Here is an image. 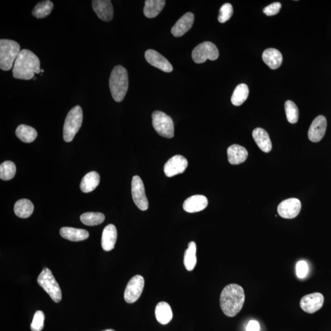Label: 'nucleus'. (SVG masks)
Masks as SVG:
<instances>
[{
	"mask_svg": "<svg viewBox=\"0 0 331 331\" xmlns=\"http://www.w3.org/2000/svg\"><path fill=\"white\" fill-rule=\"evenodd\" d=\"M41 72L43 73L44 72V69H41Z\"/></svg>",
	"mask_w": 331,
	"mask_h": 331,
	"instance_id": "obj_41",
	"label": "nucleus"
},
{
	"mask_svg": "<svg viewBox=\"0 0 331 331\" xmlns=\"http://www.w3.org/2000/svg\"><path fill=\"white\" fill-rule=\"evenodd\" d=\"M152 125L155 131L167 138H173L174 125L173 119L161 111H155L152 114Z\"/></svg>",
	"mask_w": 331,
	"mask_h": 331,
	"instance_id": "obj_7",
	"label": "nucleus"
},
{
	"mask_svg": "<svg viewBox=\"0 0 331 331\" xmlns=\"http://www.w3.org/2000/svg\"><path fill=\"white\" fill-rule=\"evenodd\" d=\"M166 4L164 0H147L145 2L144 14L148 18H154L163 10Z\"/></svg>",
	"mask_w": 331,
	"mask_h": 331,
	"instance_id": "obj_26",
	"label": "nucleus"
},
{
	"mask_svg": "<svg viewBox=\"0 0 331 331\" xmlns=\"http://www.w3.org/2000/svg\"><path fill=\"white\" fill-rule=\"evenodd\" d=\"M128 75L123 66L114 67L109 79V88L113 99L116 102L122 101L128 89Z\"/></svg>",
	"mask_w": 331,
	"mask_h": 331,
	"instance_id": "obj_3",
	"label": "nucleus"
},
{
	"mask_svg": "<svg viewBox=\"0 0 331 331\" xmlns=\"http://www.w3.org/2000/svg\"><path fill=\"white\" fill-rule=\"evenodd\" d=\"M117 238V228L113 224L105 227L102 234L101 246L103 250L109 251L115 247Z\"/></svg>",
	"mask_w": 331,
	"mask_h": 331,
	"instance_id": "obj_19",
	"label": "nucleus"
},
{
	"mask_svg": "<svg viewBox=\"0 0 331 331\" xmlns=\"http://www.w3.org/2000/svg\"><path fill=\"white\" fill-rule=\"evenodd\" d=\"M308 271L307 263L305 261H300L297 263V273L299 278L304 279Z\"/></svg>",
	"mask_w": 331,
	"mask_h": 331,
	"instance_id": "obj_38",
	"label": "nucleus"
},
{
	"mask_svg": "<svg viewBox=\"0 0 331 331\" xmlns=\"http://www.w3.org/2000/svg\"><path fill=\"white\" fill-rule=\"evenodd\" d=\"M132 193L134 203L142 211H147L149 202L145 192L144 183L141 178L134 176L132 182Z\"/></svg>",
	"mask_w": 331,
	"mask_h": 331,
	"instance_id": "obj_10",
	"label": "nucleus"
},
{
	"mask_svg": "<svg viewBox=\"0 0 331 331\" xmlns=\"http://www.w3.org/2000/svg\"><path fill=\"white\" fill-rule=\"evenodd\" d=\"M195 16L192 12H187L172 28L171 33L175 37L183 36L192 28Z\"/></svg>",
	"mask_w": 331,
	"mask_h": 331,
	"instance_id": "obj_17",
	"label": "nucleus"
},
{
	"mask_svg": "<svg viewBox=\"0 0 331 331\" xmlns=\"http://www.w3.org/2000/svg\"><path fill=\"white\" fill-rule=\"evenodd\" d=\"M45 315L43 311L38 310L34 314L32 323L31 324V329L32 331H41L44 325Z\"/></svg>",
	"mask_w": 331,
	"mask_h": 331,
	"instance_id": "obj_36",
	"label": "nucleus"
},
{
	"mask_svg": "<svg viewBox=\"0 0 331 331\" xmlns=\"http://www.w3.org/2000/svg\"><path fill=\"white\" fill-rule=\"evenodd\" d=\"M20 52V45L15 41L0 40V68L5 71L10 70Z\"/></svg>",
	"mask_w": 331,
	"mask_h": 331,
	"instance_id": "obj_4",
	"label": "nucleus"
},
{
	"mask_svg": "<svg viewBox=\"0 0 331 331\" xmlns=\"http://www.w3.org/2000/svg\"><path fill=\"white\" fill-rule=\"evenodd\" d=\"M60 235L67 240L79 242L87 240L89 237L87 231L71 227H63L60 230Z\"/></svg>",
	"mask_w": 331,
	"mask_h": 331,
	"instance_id": "obj_23",
	"label": "nucleus"
},
{
	"mask_svg": "<svg viewBox=\"0 0 331 331\" xmlns=\"http://www.w3.org/2000/svg\"><path fill=\"white\" fill-rule=\"evenodd\" d=\"M245 298L244 290L241 286L235 283L226 286L219 298L223 312L229 317H235L243 308Z\"/></svg>",
	"mask_w": 331,
	"mask_h": 331,
	"instance_id": "obj_1",
	"label": "nucleus"
},
{
	"mask_svg": "<svg viewBox=\"0 0 331 331\" xmlns=\"http://www.w3.org/2000/svg\"><path fill=\"white\" fill-rule=\"evenodd\" d=\"M41 70L39 58L31 51L23 49L15 60L12 75L15 79L28 81L34 78L35 73L39 74Z\"/></svg>",
	"mask_w": 331,
	"mask_h": 331,
	"instance_id": "obj_2",
	"label": "nucleus"
},
{
	"mask_svg": "<svg viewBox=\"0 0 331 331\" xmlns=\"http://www.w3.org/2000/svg\"><path fill=\"white\" fill-rule=\"evenodd\" d=\"M16 173V167L13 162L6 161L0 166V178L3 180H11Z\"/></svg>",
	"mask_w": 331,
	"mask_h": 331,
	"instance_id": "obj_33",
	"label": "nucleus"
},
{
	"mask_svg": "<svg viewBox=\"0 0 331 331\" xmlns=\"http://www.w3.org/2000/svg\"><path fill=\"white\" fill-rule=\"evenodd\" d=\"M217 47L211 42L206 41L197 46L192 52V59L196 63H203L207 60L214 61L218 58Z\"/></svg>",
	"mask_w": 331,
	"mask_h": 331,
	"instance_id": "obj_8",
	"label": "nucleus"
},
{
	"mask_svg": "<svg viewBox=\"0 0 331 331\" xmlns=\"http://www.w3.org/2000/svg\"><path fill=\"white\" fill-rule=\"evenodd\" d=\"M144 279L140 275L134 276L127 284L124 299L127 303L132 304L138 300L144 287Z\"/></svg>",
	"mask_w": 331,
	"mask_h": 331,
	"instance_id": "obj_9",
	"label": "nucleus"
},
{
	"mask_svg": "<svg viewBox=\"0 0 331 331\" xmlns=\"http://www.w3.org/2000/svg\"><path fill=\"white\" fill-rule=\"evenodd\" d=\"M324 297L320 292H314L302 297L300 307L302 310L308 314H314L319 310L324 304Z\"/></svg>",
	"mask_w": 331,
	"mask_h": 331,
	"instance_id": "obj_11",
	"label": "nucleus"
},
{
	"mask_svg": "<svg viewBox=\"0 0 331 331\" xmlns=\"http://www.w3.org/2000/svg\"><path fill=\"white\" fill-rule=\"evenodd\" d=\"M286 118L289 123H296L299 119V109L294 102L288 100L285 104Z\"/></svg>",
	"mask_w": 331,
	"mask_h": 331,
	"instance_id": "obj_34",
	"label": "nucleus"
},
{
	"mask_svg": "<svg viewBox=\"0 0 331 331\" xmlns=\"http://www.w3.org/2000/svg\"><path fill=\"white\" fill-rule=\"evenodd\" d=\"M227 154L229 162L234 165L244 163L248 157L247 149L237 144L231 145L228 149Z\"/></svg>",
	"mask_w": 331,
	"mask_h": 331,
	"instance_id": "obj_20",
	"label": "nucleus"
},
{
	"mask_svg": "<svg viewBox=\"0 0 331 331\" xmlns=\"http://www.w3.org/2000/svg\"><path fill=\"white\" fill-rule=\"evenodd\" d=\"M249 95V89L245 84L238 85L232 95L231 102L235 106H240L246 101Z\"/></svg>",
	"mask_w": 331,
	"mask_h": 331,
	"instance_id": "obj_30",
	"label": "nucleus"
},
{
	"mask_svg": "<svg viewBox=\"0 0 331 331\" xmlns=\"http://www.w3.org/2000/svg\"><path fill=\"white\" fill-rule=\"evenodd\" d=\"M327 120L325 117L319 116L315 118L308 130V139L311 142H320L325 135Z\"/></svg>",
	"mask_w": 331,
	"mask_h": 331,
	"instance_id": "obj_14",
	"label": "nucleus"
},
{
	"mask_svg": "<svg viewBox=\"0 0 331 331\" xmlns=\"http://www.w3.org/2000/svg\"><path fill=\"white\" fill-rule=\"evenodd\" d=\"M34 206L30 200L22 199L19 200L14 206V212L19 217L27 218L33 214Z\"/></svg>",
	"mask_w": 331,
	"mask_h": 331,
	"instance_id": "obj_27",
	"label": "nucleus"
},
{
	"mask_svg": "<svg viewBox=\"0 0 331 331\" xmlns=\"http://www.w3.org/2000/svg\"><path fill=\"white\" fill-rule=\"evenodd\" d=\"M233 14V8L230 3H225L219 9L218 20L220 23H225L230 20Z\"/></svg>",
	"mask_w": 331,
	"mask_h": 331,
	"instance_id": "obj_35",
	"label": "nucleus"
},
{
	"mask_svg": "<svg viewBox=\"0 0 331 331\" xmlns=\"http://www.w3.org/2000/svg\"><path fill=\"white\" fill-rule=\"evenodd\" d=\"M208 205V200L203 195H195L185 200L183 208L185 211L195 213L203 211Z\"/></svg>",
	"mask_w": 331,
	"mask_h": 331,
	"instance_id": "obj_18",
	"label": "nucleus"
},
{
	"mask_svg": "<svg viewBox=\"0 0 331 331\" xmlns=\"http://www.w3.org/2000/svg\"><path fill=\"white\" fill-rule=\"evenodd\" d=\"M262 57L264 62L272 69L279 68L283 62L282 53L275 49L270 48L265 50Z\"/></svg>",
	"mask_w": 331,
	"mask_h": 331,
	"instance_id": "obj_22",
	"label": "nucleus"
},
{
	"mask_svg": "<svg viewBox=\"0 0 331 331\" xmlns=\"http://www.w3.org/2000/svg\"><path fill=\"white\" fill-rule=\"evenodd\" d=\"M15 133H16L17 138L25 143L33 142L38 136L36 130L33 127L25 125H19Z\"/></svg>",
	"mask_w": 331,
	"mask_h": 331,
	"instance_id": "obj_28",
	"label": "nucleus"
},
{
	"mask_svg": "<svg viewBox=\"0 0 331 331\" xmlns=\"http://www.w3.org/2000/svg\"><path fill=\"white\" fill-rule=\"evenodd\" d=\"M53 9V3L49 0L41 2L35 6L32 14L37 19L45 18L51 13Z\"/></svg>",
	"mask_w": 331,
	"mask_h": 331,
	"instance_id": "obj_31",
	"label": "nucleus"
},
{
	"mask_svg": "<svg viewBox=\"0 0 331 331\" xmlns=\"http://www.w3.org/2000/svg\"><path fill=\"white\" fill-rule=\"evenodd\" d=\"M38 283L56 303H58L62 300L61 288L50 269L46 267L44 268L43 271L38 276Z\"/></svg>",
	"mask_w": 331,
	"mask_h": 331,
	"instance_id": "obj_6",
	"label": "nucleus"
},
{
	"mask_svg": "<svg viewBox=\"0 0 331 331\" xmlns=\"http://www.w3.org/2000/svg\"><path fill=\"white\" fill-rule=\"evenodd\" d=\"M103 331H115V330H114V329H106Z\"/></svg>",
	"mask_w": 331,
	"mask_h": 331,
	"instance_id": "obj_40",
	"label": "nucleus"
},
{
	"mask_svg": "<svg viewBox=\"0 0 331 331\" xmlns=\"http://www.w3.org/2000/svg\"><path fill=\"white\" fill-rule=\"evenodd\" d=\"M100 182L99 174L95 171L90 172L83 177L81 183V189L84 193H90L98 187Z\"/></svg>",
	"mask_w": 331,
	"mask_h": 331,
	"instance_id": "obj_25",
	"label": "nucleus"
},
{
	"mask_svg": "<svg viewBox=\"0 0 331 331\" xmlns=\"http://www.w3.org/2000/svg\"><path fill=\"white\" fill-rule=\"evenodd\" d=\"M81 220L85 225H98L104 221V214L100 212H87L81 216Z\"/></svg>",
	"mask_w": 331,
	"mask_h": 331,
	"instance_id": "obj_32",
	"label": "nucleus"
},
{
	"mask_svg": "<svg viewBox=\"0 0 331 331\" xmlns=\"http://www.w3.org/2000/svg\"><path fill=\"white\" fill-rule=\"evenodd\" d=\"M301 209L300 200L297 198H289L283 200L278 206L280 216L286 219H292L299 215Z\"/></svg>",
	"mask_w": 331,
	"mask_h": 331,
	"instance_id": "obj_12",
	"label": "nucleus"
},
{
	"mask_svg": "<svg viewBox=\"0 0 331 331\" xmlns=\"http://www.w3.org/2000/svg\"><path fill=\"white\" fill-rule=\"evenodd\" d=\"M145 58L150 64L160 69L161 71L165 72L173 71V66L170 62L156 50L149 49L146 51Z\"/></svg>",
	"mask_w": 331,
	"mask_h": 331,
	"instance_id": "obj_15",
	"label": "nucleus"
},
{
	"mask_svg": "<svg viewBox=\"0 0 331 331\" xmlns=\"http://www.w3.org/2000/svg\"><path fill=\"white\" fill-rule=\"evenodd\" d=\"M196 245L195 242H190L189 247L185 252L184 265L189 271H192L195 268L196 263Z\"/></svg>",
	"mask_w": 331,
	"mask_h": 331,
	"instance_id": "obj_29",
	"label": "nucleus"
},
{
	"mask_svg": "<svg viewBox=\"0 0 331 331\" xmlns=\"http://www.w3.org/2000/svg\"><path fill=\"white\" fill-rule=\"evenodd\" d=\"M247 331H260V323L256 320H251L248 322Z\"/></svg>",
	"mask_w": 331,
	"mask_h": 331,
	"instance_id": "obj_39",
	"label": "nucleus"
},
{
	"mask_svg": "<svg viewBox=\"0 0 331 331\" xmlns=\"http://www.w3.org/2000/svg\"><path fill=\"white\" fill-rule=\"evenodd\" d=\"M83 120L82 108L76 106L67 115L63 126V139L67 142H71L80 130Z\"/></svg>",
	"mask_w": 331,
	"mask_h": 331,
	"instance_id": "obj_5",
	"label": "nucleus"
},
{
	"mask_svg": "<svg viewBox=\"0 0 331 331\" xmlns=\"http://www.w3.org/2000/svg\"><path fill=\"white\" fill-rule=\"evenodd\" d=\"M281 7L282 5L281 3L279 2L273 3L272 4L266 6V7L263 9V12L264 13L268 15V16H272V15H274L279 13L280 10H281Z\"/></svg>",
	"mask_w": 331,
	"mask_h": 331,
	"instance_id": "obj_37",
	"label": "nucleus"
},
{
	"mask_svg": "<svg viewBox=\"0 0 331 331\" xmlns=\"http://www.w3.org/2000/svg\"><path fill=\"white\" fill-rule=\"evenodd\" d=\"M92 7L101 20L109 22L113 19V6L109 0H94L92 1Z\"/></svg>",
	"mask_w": 331,
	"mask_h": 331,
	"instance_id": "obj_16",
	"label": "nucleus"
},
{
	"mask_svg": "<svg viewBox=\"0 0 331 331\" xmlns=\"http://www.w3.org/2000/svg\"><path fill=\"white\" fill-rule=\"evenodd\" d=\"M188 167V161L182 155H175L164 164V172L166 176L172 177L177 174H182Z\"/></svg>",
	"mask_w": 331,
	"mask_h": 331,
	"instance_id": "obj_13",
	"label": "nucleus"
},
{
	"mask_svg": "<svg viewBox=\"0 0 331 331\" xmlns=\"http://www.w3.org/2000/svg\"><path fill=\"white\" fill-rule=\"evenodd\" d=\"M155 314L158 322L161 324H167L173 319V311L170 304L166 302H159L156 306Z\"/></svg>",
	"mask_w": 331,
	"mask_h": 331,
	"instance_id": "obj_24",
	"label": "nucleus"
},
{
	"mask_svg": "<svg viewBox=\"0 0 331 331\" xmlns=\"http://www.w3.org/2000/svg\"><path fill=\"white\" fill-rule=\"evenodd\" d=\"M253 138L259 148L264 152L268 153L272 150V142L266 130L257 128L253 130Z\"/></svg>",
	"mask_w": 331,
	"mask_h": 331,
	"instance_id": "obj_21",
	"label": "nucleus"
}]
</instances>
